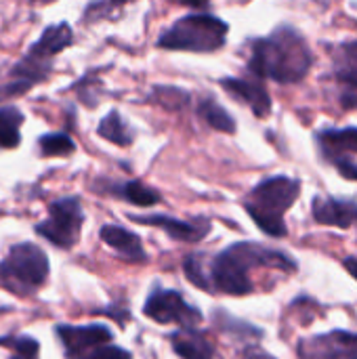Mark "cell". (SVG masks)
<instances>
[{
	"mask_svg": "<svg viewBox=\"0 0 357 359\" xmlns=\"http://www.w3.org/2000/svg\"><path fill=\"white\" fill-rule=\"evenodd\" d=\"M151 97L168 109H179L185 103H189V95L181 88H175V86H158Z\"/></svg>",
	"mask_w": 357,
	"mask_h": 359,
	"instance_id": "cb8c5ba5",
	"label": "cell"
},
{
	"mask_svg": "<svg viewBox=\"0 0 357 359\" xmlns=\"http://www.w3.org/2000/svg\"><path fill=\"white\" fill-rule=\"evenodd\" d=\"M255 267L295 271L297 263L280 250H271L252 242H240L213 259L210 280L223 294L244 297L255 290V284L248 278V271Z\"/></svg>",
	"mask_w": 357,
	"mask_h": 359,
	"instance_id": "7a4b0ae2",
	"label": "cell"
},
{
	"mask_svg": "<svg viewBox=\"0 0 357 359\" xmlns=\"http://www.w3.org/2000/svg\"><path fill=\"white\" fill-rule=\"evenodd\" d=\"M76 359H133L130 353L126 349H120V347H114V345H103V347H97L84 355Z\"/></svg>",
	"mask_w": 357,
	"mask_h": 359,
	"instance_id": "484cf974",
	"label": "cell"
},
{
	"mask_svg": "<svg viewBox=\"0 0 357 359\" xmlns=\"http://www.w3.org/2000/svg\"><path fill=\"white\" fill-rule=\"evenodd\" d=\"M0 347L13 349L11 359H38L40 345L32 337H0Z\"/></svg>",
	"mask_w": 357,
	"mask_h": 359,
	"instance_id": "603a6c76",
	"label": "cell"
},
{
	"mask_svg": "<svg viewBox=\"0 0 357 359\" xmlns=\"http://www.w3.org/2000/svg\"><path fill=\"white\" fill-rule=\"evenodd\" d=\"M343 107H347V109L357 107V93H345L343 95Z\"/></svg>",
	"mask_w": 357,
	"mask_h": 359,
	"instance_id": "f1b7e54d",
	"label": "cell"
},
{
	"mask_svg": "<svg viewBox=\"0 0 357 359\" xmlns=\"http://www.w3.org/2000/svg\"><path fill=\"white\" fill-rule=\"evenodd\" d=\"M311 210H314V219L322 225L347 229L357 223V202H351V200L316 198Z\"/></svg>",
	"mask_w": 357,
	"mask_h": 359,
	"instance_id": "7c38bea8",
	"label": "cell"
},
{
	"mask_svg": "<svg viewBox=\"0 0 357 359\" xmlns=\"http://www.w3.org/2000/svg\"><path fill=\"white\" fill-rule=\"evenodd\" d=\"M48 278V257L32 242L15 244L6 259L0 261V282L15 294H29L38 290Z\"/></svg>",
	"mask_w": 357,
	"mask_h": 359,
	"instance_id": "5b68a950",
	"label": "cell"
},
{
	"mask_svg": "<svg viewBox=\"0 0 357 359\" xmlns=\"http://www.w3.org/2000/svg\"><path fill=\"white\" fill-rule=\"evenodd\" d=\"M339 170L341 177L349 179V181H357V162L353 158H339L332 162Z\"/></svg>",
	"mask_w": 357,
	"mask_h": 359,
	"instance_id": "4316f807",
	"label": "cell"
},
{
	"mask_svg": "<svg viewBox=\"0 0 357 359\" xmlns=\"http://www.w3.org/2000/svg\"><path fill=\"white\" fill-rule=\"evenodd\" d=\"M130 221L139 223V225H149V227H160L162 231L168 233V238L177 240V242H185V244H196L200 240L206 238V233L210 231V221L206 217H196L191 221H181V219H173L166 215H151V217H128Z\"/></svg>",
	"mask_w": 357,
	"mask_h": 359,
	"instance_id": "30bf717a",
	"label": "cell"
},
{
	"mask_svg": "<svg viewBox=\"0 0 357 359\" xmlns=\"http://www.w3.org/2000/svg\"><path fill=\"white\" fill-rule=\"evenodd\" d=\"M23 124V114L15 105L0 107V149H15L21 141L19 128Z\"/></svg>",
	"mask_w": 357,
	"mask_h": 359,
	"instance_id": "e0dca14e",
	"label": "cell"
},
{
	"mask_svg": "<svg viewBox=\"0 0 357 359\" xmlns=\"http://www.w3.org/2000/svg\"><path fill=\"white\" fill-rule=\"evenodd\" d=\"M345 269L353 276L357 280V257H349V259H345Z\"/></svg>",
	"mask_w": 357,
	"mask_h": 359,
	"instance_id": "f546056e",
	"label": "cell"
},
{
	"mask_svg": "<svg viewBox=\"0 0 357 359\" xmlns=\"http://www.w3.org/2000/svg\"><path fill=\"white\" fill-rule=\"evenodd\" d=\"M118 196H122L126 202L130 204H137V206H154L158 204L162 198L156 189L147 187L145 183L141 181H128V183H122L118 187Z\"/></svg>",
	"mask_w": 357,
	"mask_h": 359,
	"instance_id": "44dd1931",
	"label": "cell"
},
{
	"mask_svg": "<svg viewBox=\"0 0 357 359\" xmlns=\"http://www.w3.org/2000/svg\"><path fill=\"white\" fill-rule=\"evenodd\" d=\"M40 154L44 158H57V156H69L76 145L65 133H46L38 139Z\"/></svg>",
	"mask_w": 357,
	"mask_h": 359,
	"instance_id": "7402d4cb",
	"label": "cell"
},
{
	"mask_svg": "<svg viewBox=\"0 0 357 359\" xmlns=\"http://www.w3.org/2000/svg\"><path fill=\"white\" fill-rule=\"evenodd\" d=\"M244 359H276V358H274V355H269V353H265V351H261V349H250V351H246Z\"/></svg>",
	"mask_w": 357,
	"mask_h": 359,
	"instance_id": "83f0119b",
	"label": "cell"
},
{
	"mask_svg": "<svg viewBox=\"0 0 357 359\" xmlns=\"http://www.w3.org/2000/svg\"><path fill=\"white\" fill-rule=\"evenodd\" d=\"M143 313L158 324H181L185 328L202 322V313L187 305L177 290H164L156 286L143 305Z\"/></svg>",
	"mask_w": 357,
	"mask_h": 359,
	"instance_id": "52a82bcc",
	"label": "cell"
},
{
	"mask_svg": "<svg viewBox=\"0 0 357 359\" xmlns=\"http://www.w3.org/2000/svg\"><path fill=\"white\" fill-rule=\"evenodd\" d=\"M318 141L330 162L339 158H349V154H357V128L322 130L318 135Z\"/></svg>",
	"mask_w": 357,
	"mask_h": 359,
	"instance_id": "2e32d148",
	"label": "cell"
},
{
	"mask_svg": "<svg viewBox=\"0 0 357 359\" xmlns=\"http://www.w3.org/2000/svg\"><path fill=\"white\" fill-rule=\"evenodd\" d=\"M170 345L181 359H213L215 349L204 332L183 328L170 334Z\"/></svg>",
	"mask_w": 357,
	"mask_h": 359,
	"instance_id": "9a60e30c",
	"label": "cell"
},
{
	"mask_svg": "<svg viewBox=\"0 0 357 359\" xmlns=\"http://www.w3.org/2000/svg\"><path fill=\"white\" fill-rule=\"evenodd\" d=\"M72 42H74L72 27L65 21H61V23H55V25H48L42 32V36L32 44L27 57L38 59V61H48L53 55H57L63 48H67Z\"/></svg>",
	"mask_w": 357,
	"mask_h": 359,
	"instance_id": "4fadbf2b",
	"label": "cell"
},
{
	"mask_svg": "<svg viewBox=\"0 0 357 359\" xmlns=\"http://www.w3.org/2000/svg\"><path fill=\"white\" fill-rule=\"evenodd\" d=\"M301 183L290 177H271L261 181L244 200V208L261 231L274 238H284L288 227L284 212L297 202Z\"/></svg>",
	"mask_w": 357,
	"mask_h": 359,
	"instance_id": "3957f363",
	"label": "cell"
},
{
	"mask_svg": "<svg viewBox=\"0 0 357 359\" xmlns=\"http://www.w3.org/2000/svg\"><path fill=\"white\" fill-rule=\"evenodd\" d=\"M97 133H99L103 139H107V141H112V143H116V145H122V147L130 145L133 139H135L133 128L124 122V118H122L118 111H109V114L99 122Z\"/></svg>",
	"mask_w": 357,
	"mask_h": 359,
	"instance_id": "d6986e66",
	"label": "cell"
},
{
	"mask_svg": "<svg viewBox=\"0 0 357 359\" xmlns=\"http://www.w3.org/2000/svg\"><path fill=\"white\" fill-rule=\"evenodd\" d=\"M221 86L242 103H246L257 118H267L271 114V97L261 82L240 80V78H223Z\"/></svg>",
	"mask_w": 357,
	"mask_h": 359,
	"instance_id": "8fae6325",
	"label": "cell"
},
{
	"mask_svg": "<svg viewBox=\"0 0 357 359\" xmlns=\"http://www.w3.org/2000/svg\"><path fill=\"white\" fill-rule=\"evenodd\" d=\"M198 114L200 118L215 130H221V133H236V122L234 118L229 116V111H225L215 99H202L200 105H198Z\"/></svg>",
	"mask_w": 357,
	"mask_h": 359,
	"instance_id": "ffe728a7",
	"label": "cell"
},
{
	"mask_svg": "<svg viewBox=\"0 0 357 359\" xmlns=\"http://www.w3.org/2000/svg\"><path fill=\"white\" fill-rule=\"evenodd\" d=\"M227 23L208 13H189L177 19L162 36L158 46L170 50H189V53H213L225 44Z\"/></svg>",
	"mask_w": 357,
	"mask_h": 359,
	"instance_id": "277c9868",
	"label": "cell"
},
{
	"mask_svg": "<svg viewBox=\"0 0 357 359\" xmlns=\"http://www.w3.org/2000/svg\"><path fill=\"white\" fill-rule=\"evenodd\" d=\"M301 359H357V334L335 330L318 334L299 345Z\"/></svg>",
	"mask_w": 357,
	"mask_h": 359,
	"instance_id": "ba28073f",
	"label": "cell"
},
{
	"mask_svg": "<svg viewBox=\"0 0 357 359\" xmlns=\"http://www.w3.org/2000/svg\"><path fill=\"white\" fill-rule=\"evenodd\" d=\"M84 223L82 204L78 198H61L48 204V219L36 225V233L59 248H72Z\"/></svg>",
	"mask_w": 357,
	"mask_h": 359,
	"instance_id": "8992f818",
	"label": "cell"
},
{
	"mask_svg": "<svg viewBox=\"0 0 357 359\" xmlns=\"http://www.w3.org/2000/svg\"><path fill=\"white\" fill-rule=\"evenodd\" d=\"M183 269H185V276H187V280L196 286V288H200V290H206V292H210L213 288H210V282H208V278L204 276V267H202V259L198 257V255H191V257H187L185 261H183Z\"/></svg>",
	"mask_w": 357,
	"mask_h": 359,
	"instance_id": "d4e9b609",
	"label": "cell"
},
{
	"mask_svg": "<svg viewBox=\"0 0 357 359\" xmlns=\"http://www.w3.org/2000/svg\"><path fill=\"white\" fill-rule=\"evenodd\" d=\"M101 240L114 248L122 259L130 261V263H143L147 257H145V250H143V244H141V238L120 225H105L101 229Z\"/></svg>",
	"mask_w": 357,
	"mask_h": 359,
	"instance_id": "5bb4252c",
	"label": "cell"
},
{
	"mask_svg": "<svg viewBox=\"0 0 357 359\" xmlns=\"http://www.w3.org/2000/svg\"><path fill=\"white\" fill-rule=\"evenodd\" d=\"M335 74L347 86L357 88V40L341 44L335 50Z\"/></svg>",
	"mask_w": 357,
	"mask_h": 359,
	"instance_id": "ac0fdd59",
	"label": "cell"
},
{
	"mask_svg": "<svg viewBox=\"0 0 357 359\" xmlns=\"http://www.w3.org/2000/svg\"><path fill=\"white\" fill-rule=\"evenodd\" d=\"M311 61L307 40L295 27L282 25L274 34L252 42L248 69L280 84H297L309 74Z\"/></svg>",
	"mask_w": 357,
	"mask_h": 359,
	"instance_id": "6da1fadb",
	"label": "cell"
},
{
	"mask_svg": "<svg viewBox=\"0 0 357 359\" xmlns=\"http://www.w3.org/2000/svg\"><path fill=\"white\" fill-rule=\"evenodd\" d=\"M59 341L65 347L67 359H76L97 347L112 343V332L103 324H90V326H57L55 328Z\"/></svg>",
	"mask_w": 357,
	"mask_h": 359,
	"instance_id": "9c48e42d",
	"label": "cell"
}]
</instances>
